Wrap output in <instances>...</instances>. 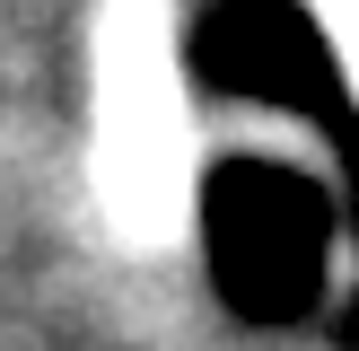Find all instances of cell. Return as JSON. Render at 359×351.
I'll return each instance as SVG.
<instances>
[{"label": "cell", "instance_id": "cell-1", "mask_svg": "<svg viewBox=\"0 0 359 351\" xmlns=\"http://www.w3.org/2000/svg\"><path fill=\"white\" fill-rule=\"evenodd\" d=\"M333 27H342V53H351V70H359V0H333Z\"/></svg>", "mask_w": 359, "mask_h": 351}]
</instances>
